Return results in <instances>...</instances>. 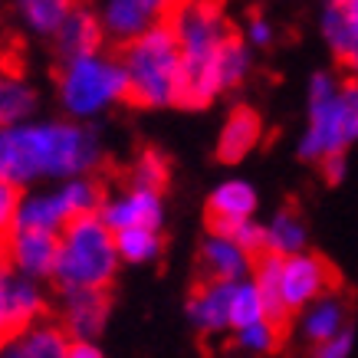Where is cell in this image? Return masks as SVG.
Listing matches in <instances>:
<instances>
[{
  "instance_id": "cell-1",
  "label": "cell",
  "mask_w": 358,
  "mask_h": 358,
  "mask_svg": "<svg viewBox=\"0 0 358 358\" xmlns=\"http://www.w3.org/2000/svg\"><path fill=\"white\" fill-rule=\"evenodd\" d=\"M106 162V141L96 125L73 119H30L0 129V174L17 191L96 178Z\"/></svg>"
},
{
  "instance_id": "cell-2",
  "label": "cell",
  "mask_w": 358,
  "mask_h": 358,
  "mask_svg": "<svg viewBox=\"0 0 358 358\" xmlns=\"http://www.w3.org/2000/svg\"><path fill=\"white\" fill-rule=\"evenodd\" d=\"M168 30L178 40L181 63H185V102L191 109H201L214 102L220 92L217 59L230 43V20L217 0H178Z\"/></svg>"
},
{
  "instance_id": "cell-3",
  "label": "cell",
  "mask_w": 358,
  "mask_h": 358,
  "mask_svg": "<svg viewBox=\"0 0 358 358\" xmlns=\"http://www.w3.org/2000/svg\"><path fill=\"white\" fill-rule=\"evenodd\" d=\"M309 109L306 131L299 135L303 162H326L329 155H342L358 141V79L338 83L332 73L319 69L309 76Z\"/></svg>"
},
{
  "instance_id": "cell-4",
  "label": "cell",
  "mask_w": 358,
  "mask_h": 358,
  "mask_svg": "<svg viewBox=\"0 0 358 358\" xmlns=\"http://www.w3.org/2000/svg\"><path fill=\"white\" fill-rule=\"evenodd\" d=\"M56 102L63 109V119L83 125L109 115L115 106L129 102V76L122 59L106 50L63 59L56 69Z\"/></svg>"
},
{
  "instance_id": "cell-5",
  "label": "cell",
  "mask_w": 358,
  "mask_h": 358,
  "mask_svg": "<svg viewBox=\"0 0 358 358\" xmlns=\"http://www.w3.org/2000/svg\"><path fill=\"white\" fill-rule=\"evenodd\" d=\"M125 76H129V99L141 109H171L185 102V63L178 40L168 27L145 33L141 40L122 46L119 53Z\"/></svg>"
},
{
  "instance_id": "cell-6",
  "label": "cell",
  "mask_w": 358,
  "mask_h": 358,
  "mask_svg": "<svg viewBox=\"0 0 358 358\" xmlns=\"http://www.w3.org/2000/svg\"><path fill=\"white\" fill-rule=\"evenodd\" d=\"M119 247L99 214L73 220L59 234V257H56L53 282L59 293H83V289H102L109 293V282L119 273Z\"/></svg>"
},
{
  "instance_id": "cell-7",
  "label": "cell",
  "mask_w": 358,
  "mask_h": 358,
  "mask_svg": "<svg viewBox=\"0 0 358 358\" xmlns=\"http://www.w3.org/2000/svg\"><path fill=\"white\" fill-rule=\"evenodd\" d=\"M102 197H106V187L99 185L96 178H69L59 185L33 187V191L20 194L13 227L43 230V234L59 237L73 220L99 214Z\"/></svg>"
},
{
  "instance_id": "cell-8",
  "label": "cell",
  "mask_w": 358,
  "mask_h": 358,
  "mask_svg": "<svg viewBox=\"0 0 358 358\" xmlns=\"http://www.w3.org/2000/svg\"><path fill=\"white\" fill-rule=\"evenodd\" d=\"M174 7H178V0H99L92 10H96L109 43L129 46L141 40L145 33L168 27Z\"/></svg>"
},
{
  "instance_id": "cell-9",
  "label": "cell",
  "mask_w": 358,
  "mask_h": 358,
  "mask_svg": "<svg viewBox=\"0 0 358 358\" xmlns=\"http://www.w3.org/2000/svg\"><path fill=\"white\" fill-rule=\"evenodd\" d=\"M332 286H336L332 266L309 250L280 260V306L286 315L303 313L306 306L332 293Z\"/></svg>"
},
{
  "instance_id": "cell-10",
  "label": "cell",
  "mask_w": 358,
  "mask_h": 358,
  "mask_svg": "<svg viewBox=\"0 0 358 358\" xmlns=\"http://www.w3.org/2000/svg\"><path fill=\"white\" fill-rule=\"evenodd\" d=\"M99 220L112 230V234H125V230H162L164 224V197L162 191H148V187H115L102 197L99 204Z\"/></svg>"
},
{
  "instance_id": "cell-11",
  "label": "cell",
  "mask_w": 358,
  "mask_h": 358,
  "mask_svg": "<svg viewBox=\"0 0 358 358\" xmlns=\"http://www.w3.org/2000/svg\"><path fill=\"white\" fill-rule=\"evenodd\" d=\"M46 313V293L43 282L27 280L17 270H0V322L7 338L23 332L27 326L43 322Z\"/></svg>"
},
{
  "instance_id": "cell-12",
  "label": "cell",
  "mask_w": 358,
  "mask_h": 358,
  "mask_svg": "<svg viewBox=\"0 0 358 358\" xmlns=\"http://www.w3.org/2000/svg\"><path fill=\"white\" fill-rule=\"evenodd\" d=\"M7 266L17 270L27 280L46 282L53 280L56 270V257H59V237L43 234V230H27V227H13L7 237Z\"/></svg>"
},
{
  "instance_id": "cell-13",
  "label": "cell",
  "mask_w": 358,
  "mask_h": 358,
  "mask_svg": "<svg viewBox=\"0 0 358 358\" xmlns=\"http://www.w3.org/2000/svg\"><path fill=\"white\" fill-rule=\"evenodd\" d=\"M109 293L83 289V293H59V329L69 342H96L109 322Z\"/></svg>"
},
{
  "instance_id": "cell-14",
  "label": "cell",
  "mask_w": 358,
  "mask_h": 358,
  "mask_svg": "<svg viewBox=\"0 0 358 358\" xmlns=\"http://www.w3.org/2000/svg\"><path fill=\"white\" fill-rule=\"evenodd\" d=\"M253 263L257 257H250L234 237L210 230L201 240V270H204V282H240L253 276Z\"/></svg>"
},
{
  "instance_id": "cell-15",
  "label": "cell",
  "mask_w": 358,
  "mask_h": 358,
  "mask_svg": "<svg viewBox=\"0 0 358 358\" xmlns=\"http://www.w3.org/2000/svg\"><path fill=\"white\" fill-rule=\"evenodd\" d=\"M319 30H322V40L329 43L338 63L348 69H358V0L326 3Z\"/></svg>"
},
{
  "instance_id": "cell-16",
  "label": "cell",
  "mask_w": 358,
  "mask_h": 358,
  "mask_svg": "<svg viewBox=\"0 0 358 358\" xmlns=\"http://www.w3.org/2000/svg\"><path fill=\"white\" fill-rule=\"evenodd\" d=\"M260 207V194L250 181L230 178L224 185H217L207 197V217H210V230H224L243 220H253Z\"/></svg>"
},
{
  "instance_id": "cell-17",
  "label": "cell",
  "mask_w": 358,
  "mask_h": 358,
  "mask_svg": "<svg viewBox=\"0 0 358 358\" xmlns=\"http://www.w3.org/2000/svg\"><path fill=\"white\" fill-rule=\"evenodd\" d=\"M345 329H352L348 326V299L342 293H336V289L299 313V336L309 345H322L329 338L342 336Z\"/></svg>"
},
{
  "instance_id": "cell-18",
  "label": "cell",
  "mask_w": 358,
  "mask_h": 358,
  "mask_svg": "<svg viewBox=\"0 0 358 358\" xmlns=\"http://www.w3.org/2000/svg\"><path fill=\"white\" fill-rule=\"evenodd\" d=\"M230 286L234 282H201L187 299V322L204 332L217 336L230 332Z\"/></svg>"
},
{
  "instance_id": "cell-19",
  "label": "cell",
  "mask_w": 358,
  "mask_h": 358,
  "mask_svg": "<svg viewBox=\"0 0 358 358\" xmlns=\"http://www.w3.org/2000/svg\"><path fill=\"white\" fill-rule=\"evenodd\" d=\"M69 336L56 322H36L0 342V358H66Z\"/></svg>"
},
{
  "instance_id": "cell-20",
  "label": "cell",
  "mask_w": 358,
  "mask_h": 358,
  "mask_svg": "<svg viewBox=\"0 0 358 358\" xmlns=\"http://www.w3.org/2000/svg\"><path fill=\"white\" fill-rule=\"evenodd\" d=\"M260 135H263V122L260 115L247 106H237L230 112L224 125H220V135H217V158L224 164H237L243 162L257 145H260Z\"/></svg>"
},
{
  "instance_id": "cell-21",
  "label": "cell",
  "mask_w": 358,
  "mask_h": 358,
  "mask_svg": "<svg viewBox=\"0 0 358 358\" xmlns=\"http://www.w3.org/2000/svg\"><path fill=\"white\" fill-rule=\"evenodd\" d=\"M53 43L59 50V59H76V56L99 53L106 46V30H102L92 7H76L73 17L53 36Z\"/></svg>"
},
{
  "instance_id": "cell-22",
  "label": "cell",
  "mask_w": 358,
  "mask_h": 358,
  "mask_svg": "<svg viewBox=\"0 0 358 358\" xmlns=\"http://www.w3.org/2000/svg\"><path fill=\"white\" fill-rule=\"evenodd\" d=\"M10 3L20 30H27L36 40H53L59 27L79 7V0H10Z\"/></svg>"
},
{
  "instance_id": "cell-23",
  "label": "cell",
  "mask_w": 358,
  "mask_h": 358,
  "mask_svg": "<svg viewBox=\"0 0 358 358\" xmlns=\"http://www.w3.org/2000/svg\"><path fill=\"white\" fill-rule=\"evenodd\" d=\"M36 109H40L36 86L23 73L0 66V129L36 119Z\"/></svg>"
},
{
  "instance_id": "cell-24",
  "label": "cell",
  "mask_w": 358,
  "mask_h": 358,
  "mask_svg": "<svg viewBox=\"0 0 358 358\" xmlns=\"http://www.w3.org/2000/svg\"><path fill=\"white\" fill-rule=\"evenodd\" d=\"M306 243H309V230H306V220L282 207L276 210L270 220H266V253L270 257H296V253H306Z\"/></svg>"
},
{
  "instance_id": "cell-25",
  "label": "cell",
  "mask_w": 358,
  "mask_h": 358,
  "mask_svg": "<svg viewBox=\"0 0 358 358\" xmlns=\"http://www.w3.org/2000/svg\"><path fill=\"white\" fill-rule=\"evenodd\" d=\"M263 319H270V313H266L263 293L257 289L253 276L234 282L230 286V332H240V329L253 326V322H263Z\"/></svg>"
},
{
  "instance_id": "cell-26",
  "label": "cell",
  "mask_w": 358,
  "mask_h": 358,
  "mask_svg": "<svg viewBox=\"0 0 358 358\" xmlns=\"http://www.w3.org/2000/svg\"><path fill=\"white\" fill-rule=\"evenodd\" d=\"M115 247H119V260L131 263V266H145L162 257L164 240L162 230H125L115 234Z\"/></svg>"
},
{
  "instance_id": "cell-27",
  "label": "cell",
  "mask_w": 358,
  "mask_h": 358,
  "mask_svg": "<svg viewBox=\"0 0 358 358\" xmlns=\"http://www.w3.org/2000/svg\"><path fill=\"white\" fill-rule=\"evenodd\" d=\"M168 174H171L168 171V158H164L158 148H145V152H138V158L131 162L129 185L148 187V191H164Z\"/></svg>"
},
{
  "instance_id": "cell-28",
  "label": "cell",
  "mask_w": 358,
  "mask_h": 358,
  "mask_svg": "<svg viewBox=\"0 0 358 358\" xmlns=\"http://www.w3.org/2000/svg\"><path fill=\"white\" fill-rule=\"evenodd\" d=\"M234 342H237L240 352L247 355H270L280 345V322L273 319H263V322H253V326L234 332Z\"/></svg>"
},
{
  "instance_id": "cell-29",
  "label": "cell",
  "mask_w": 358,
  "mask_h": 358,
  "mask_svg": "<svg viewBox=\"0 0 358 358\" xmlns=\"http://www.w3.org/2000/svg\"><path fill=\"white\" fill-rule=\"evenodd\" d=\"M217 234L234 237L250 257H263V253H266V224H260L257 217L243 220V224H234V227H224V230H217Z\"/></svg>"
},
{
  "instance_id": "cell-30",
  "label": "cell",
  "mask_w": 358,
  "mask_h": 358,
  "mask_svg": "<svg viewBox=\"0 0 358 358\" xmlns=\"http://www.w3.org/2000/svg\"><path fill=\"white\" fill-rule=\"evenodd\" d=\"M20 194L17 187L0 174V237H7L13 230V220H17V204H20Z\"/></svg>"
},
{
  "instance_id": "cell-31",
  "label": "cell",
  "mask_w": 358,
  "mask_h": 358,
  "mask_svg": "<svg viewBox=\"0 0 358 358\" xmlns=\"http://www.w3.org/2000/svg\"><path fill=\"white\" fill-rule=\"evenodd\" d=\"M273 40H276L273 23L266 20V17H250L247 30H243V43H247L250 50H266V46H273Z\"/></svg>"
},
{
  "instance_id": "cell-32",
  "label": "cell",
  "mask_w": 358,
  "mask_h": 358,
  "mask_svg": "<svg viewBox=\"0 0 358 358\" xmlns=\"http://www.w3.org/2000/svg\"><path fill=\"white\" fill-rule=\"evenodd\" d=\"M352 348H355V329H345L342 336L329 338L322 345H313L309 358H352Z\"/></svg>"
},
{
  "instance_id": "cell-33",
  "label": "cell",
  "mask_w": 358,
  "mask_h": 358,
  "mask_svg": "<svg viewBox=\"0 0 358 358\" xmlns=\"http://www.w3.org/2000/svg\"><path fill=\"white\" fill-rule=\"evenodd\" d=\"M319 171L326 178V185H342L348 174V155H329L326 162H319Z\"/></svg>"
},
{
  "instance_id": "cell-34",
  "label": "cell",
  "mask_w": 358,
  "mask_h": 358,
  "mask_svg": "<svg viewBox=\"0 0 358 358\" xmlns=\"http://www.w3.org/2000/svg\"><path fill=\"white\" fill-rule=\"evenodd\" d=\"M66 358H106V352H102L96 342H69Z\"/></svg>"
},
{
  "instance_id": "cell-35",
  "label": "cell",
  "mask_w": 358,
  "mask_h": 358,
  "mask_svg": "<svg viewBox=\"0 0 358 358\" xmlns=\"http://www.w3.org/2000/svg\"><path fill=\"white\" fill-rule=\"evenodd\" d=\"M0 270H7V243L0 237Z\"/></svg>"
},
{
  "instance_id": "cell-36",
  "label": "cell",
  "mask_w": 358,
  "mask_h": 358,
  "mask_svg": "<svg viewBox=\"0 0 358 358\" xmlns=\"http://www.w3.org/2000/svg\"><path fill=\"white\" fill-rule=\"evenodd\" d=\"M3 338H7V332H3V322H0V342H3Z\"/></svg>"
},
{
  "instance_id": "cell-37",
  "label": "cell",
  "mask_w": 358,
  "mask_h": 358,
  "mask_svg": "<svg viewBox=\"0 0 358 358\" xmlns=\"http://www.w3.org/2000/svg\"><path fill=\"white\" fill-rule=\"evenodd\" d=\"M326 3H336V0H326Z\"/></svg>"
}]
</instances>
